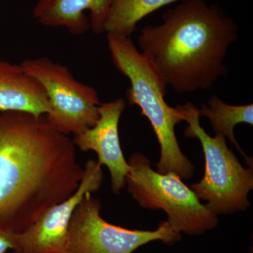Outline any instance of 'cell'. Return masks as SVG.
I'll return each instance as SVG.
<instances>
[{"label": "cell", "instance_id": "obj_1", "mask_svg": "<svg viewBox=\"0 0 253 253\" xmlns=\"http://www.w3.org/2000/svg\"><path fill=\"white\" fill-rule=\"evenodd\" d=\"M83 174L73 139L46 116L0 113V229L26 231L46 210L72 196Z\"/></svg>", "mask_w": 253, "mask_h": 253}, {"label": "cell", "instance_id": "obj_2", "mask_svg": "<svg viewBox=\"0 0 253 253\" xmlns=\"http://www.w3.org/2000/svg\"><path fill=\"white\" fill-rule=\"evenodd\" d=\"M239 38L234 20L206 0H183L158 26L141 30L138 45L176 92L212 87L225 76L228 49Z\"/></svg>", "mask_w": 253, "mask_h": 253}, {"label": "cell", "instance_id": "obj_3", "mask_svg": "<svg viewBox=\"0 0 253 253\" xmlns=\"http://www.w3.org/2000/svg\"><path fill=\"white\" fill-rule=\"evenodd\" d=\"M106 38L115 67L130 82V87L126 90L128 101L140 108L141 114L148 118L157 136L161 147L157 172L174 173L181 179L192 177L194 166L181 151L174 131L182 118L176 107L166 102V82L130 38L113 33H107Z\"/></svg>", "mask_w": 253, "mask_h": 253}, {"label": "cell", "instance_id": "obj_4", "mask_svg": "<svg viewBox=\"0 0 253 253\" xmlns=\"http://www.w3.org/2000/svg\"><path fill=\"white\" fill-rule=\"evenodd\" d=\"M176 109L188 123L184 135L199 139L204 151V178L190 188L217 215L246 211L250 207L249 195L253 189V168H244L240 163L224 136L212 137L204 130L200 124V109L192 103L177 105Z\"/></svg>", "mask_w": 253, "mask_h": 253}, {"label": "cell", "instance_id": "obj_5", "mask_svg": "<svg viewBox=\"0 0 253 253\" xmlns=\"http://www.w3.org/2000/svg\"><path fill=\"white\" fill-rule=\"evenodd\" d=\"M128 163L126 186L129 194L141 207L164 211L166 221L176 232L200 235L217 226L218 215L201 204L179 176L154 170L149 160L139 153L133 154Z\"/></svg>", "mask_w": 253, "mask_h": 253}, {"label": "cell", "instance_id": "obj_6", "mask_svg": "<svg viewBox=\"0 0 253 253\" xmlns=\"http://www.w3.org/2000/svg\"><path fill=\"white\" fill-rule=\"evenodd\" d=\"M21 64L44 87L51 108L46 119L60 132L76 136L94 126L101 104L94 88L46 56L24 60Z\"/></svg>", "mask_w": 253, "mask_h": 253}, {"label": "cell", "instance_id": "obj_7", "mask_svg": "<svg viewBox=\"0 0 253 253\" xmlns=\"http://www.w3.org/2000/svg\"><path fill=\"white\" fill-rule=\"evenodd\" d=\"M101 208L99 200L86 193L73 212L64 253H132L152 241L173 244L181 239L166 221L155 231L130 230L105 221Z\"/></svg>", "mask_w": 253, "mask_h": 253}, {"label": "cell", "instance_id": "obj_8", "mask_svg": "<svg viewBox=\"0 0 253 253\" xmlns=\"http://www.w3.org/2000/svg\"><path fill=\"white\" fill-rule=\"evenodd\" d=\"M101 166L94 160L84 164L81 184L72 196L51 206L28 229L17 234L19 253H64L73 212L86 193L96 192L102 184Z\"/></svg>", "mask_w": 253, "mask_h": 253}, {"label": "cell", "instance_id": "obj_9", "mask_svg": "<svg viewBox=\"0 0 253 253\" xmlns=\"http://www.w3.org/2000/svg\"><path fill=\"white\" fill-rule=\"evenodd\" d=\"M126 108V102L123 99L101 103L99 119L94 126L73 139L76 147L83 152L94 151L98 156L97 162L107 167L115 194H119L124 189L126 176L130 169L123 155L118 134L120 119Z\"/></svg>", "mask_w": 253, "mask_h": 253}, {"label": "cell", "instance_id": "obj_10", "mask_svg": "<svg viewBox=\"0 0 253 253\" xmlns=\"http://www.w3.org/2000/svg\"><path fill=\"white\" fill-rule=\"evenodd\" d=\"M113 0H38L33 17L46 27H61L73 36L89 29L95 34L104 32V23Z\"/></svg>", "mask_w": 253, "mask_h": 253}, {"label": "cell", "instance_id": "obj_11", "mask_svg": "<svg viewBox=\"0 0 253 253\" xmlns=\"http://www.w3.org/2000/svg\"><path fill=\"white\" fill-rule=\"evenodd\" d=\"M50 104L44 87L21 64L0 60V111L46 116Z\"/></svg>", "mask_w": 253, "mask_h": 253}, {"label": "cell", "instance_id": "obj_12", "mask_svg": "<svg viewBox=\"0 0 253 253\" xmlns=\"http://www.w3.org/2000/svg\"><path fill=\"white\" fill-rule=\"evenodd\" d=\"M201 116H206L211 121L215 134L227 137L231 144L242 155L248 164L253 168V159L246 156L234 136V128L241 123L253 125V105H230L226 104L218 96L213 95L207 105H202Z\"/></svg>", "mask_w": 253, "mask_h": 253}, {"label": "cell", "instance_id": "obj_13", "mask_svg": "<svg viewBox=\"0 0 253 253\" xmlns=\"http://www.w3.org/2000/svg\"><path fill=\"white\" fill-rule=\"evenodd\" d=\"M183 0H113L104 32L129 38L141 19L163 6Z\"/></svg>", "mask_w": 253, "mask_h": 253}, {"label": "cell", "instance_id": "obj_14", "mask_svg": "<svg viewBox=\"0 0 253 253\" xmlns=\"http://www.w3.org/2000/svg\"><path fill=\"white\" fill-rule=\"evenodd\" d=\"M17 251V234L0 229V253Z\"/></svg>", "mask_w": 253, "mask_h": 253}, {"label": "cell", "instance_id": "obj_15", "mask_svg": "<svg viewBox=\"0 0 253 253\" xmlns=\"http://www.w3.org/2000/svg\"><path fill=\"white\" fill-rule=\"evenodd\" d=\"M11 253H19L17 252V251H13V252Z\"/></svg>", "mask_w": 253, "mask_h": 253}]
</instances>
